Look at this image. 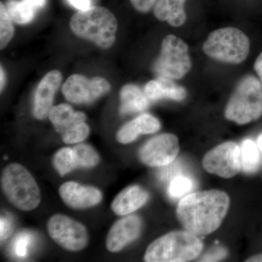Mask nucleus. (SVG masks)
Listing matches in <instances>:
<instances>
[{
    "mask_svg": "<svg viewBox=\"0 0 262 262\" xmlns=\"http://www.w3.org/2000/svg\"><path fill=\"white\" fill-rule=\"evenodd\" d=\"M230 200L223 191L211 189L191 193L182 198L177 215L183 227L196 235H207L222 225Z\"/></svg>",
    "mask_w": 262,
    "mask_h": 262,
    "instance_id": "f257e3e1",
    "label": "nucleus"
},
{
    "mask_svg": "<svg viewBox=\"0 0 262 262\" xmlns=\"http://www.w3.org/2000/svg\"><path fill=\"white\" fill-rule=\"evenodd\" d=\"M71 30L77 37L94 43L98 48L108 49L116 41L117 20L110 10L93 6L72 15Z\"/></svg>",
    "mask_w": 262,
    "mask_h": 262,
    "instance_id": "f03ea898",
    "label": "nucleus"
},
{
    "mask_svg": "<svg viewBox=\"0 0 262 262\" xmlns=\"http://www.w3.org/2000/svg\"><path fill=\"white\" fill-rule=\"evenodd\" d=\"M203 244L198 235L189 231H175L162 236L148 246L144 260L147 262L190 261L198 257Z\"/></svg>",
    "mask_w": 262,
    "mask_h": 262,
    "instance_id": "7ed1b4c3",
    "label": "nucleus"
},
{
    "mask_svg": "<svg viewBox=\"0 0 262 262\" xmlns=\"http://www.w3.org/2000/svg\"><path fill=\"white\" fill-rule=\"evenodd\" d=\"M262 116V84L258 77L245 76L236 85L226 105L225 117L237 125H246Z\"/></svg>",
    "mask_w": 262,
    "mask_h": 262,
    "instance_id": "20e7f679",
    "label": "nucleus"
},
{
    "mask_svg": "<svg viewBox=\"0 0 262 262\" xmlns=\"http://www.w3.org/2000/svg\"><path fill=\"white\" fill-rule=\"evenodd\" d=\"M251 43L241 29L224 27L210 33L203 45V51L214 61L229 64H239L246 61Z\"/></svg>",
    "mask_w": 262,
    "mask_h": 262,
    "instance_id": "39448f33",
    "label": "nucleus"
},
{
    "mask_svg": "<svg viewBox=\"0 0 262 262\" xmlns=\"http://www.w3.org/2000/svg\"><path fill=\"white\" fill-rule=\"evenodd\" d=\"M1 186L7 199L19 210L32 211L40 203L41 192L37 182L20 164L11 163L4 169Z\"/></svg>",
    "mask_w": 262,
    "mask_h": 262,
    "instance_id": "423d86ee",
    "label": "nucleus"
},
{
    "mask_svg": "<svg viewBox=\"0 0 262 262\" xmlns=\"http://www.w3.org/2000/svg\"><path fill=\"white\" fill-rule=\"evenodd\" d=\"M192 67L187 43L173 34L165 36L162 41L159 56L153 64L155 75L170 80H182Z\"/></svg>",
    "mask_w": 262,
    "mask_h": 262,
    "instance_id": "0eeeda50",
    "label": "nucleus"
},
{
    "mask_svg": "<svg viewBox=\"0 0 262 262\" xmlns=\"http://www.w3.org/2000/svg\"><path fill=\"white\" fill-rule=\"evenodd\" d=\"M50 237L67 251L77 252L89 244L87 229L80 222L62 214L51 216L48 222Z\"/></svg>",
    "mask_w": 262,
    "mask_h": 262,
    "instance_id": "6e6552de",
    "label": "nucleus"
},
{
    "mask_svg": "<svg viewBox=\"0 0 262 262\" xmlns=\"http://www.w3.org/2000/svg\"><path fill=\"white\" fill-rule=\"evenodd\" d=\"M203 166L208 173L232 178L242 170L241 148L232 141L215 146L205 155Z\"/></svg>",
    "mask_w": 262,
    "mask_h": 262,
    "instance_id": "1a4fd4ad",
    "label": "nucleus"
},
{
    "mask_svg": "<svg viewBox=\"0 0 262 262\" xmlns=\"http://www.w3.org/2000/svg\"><path fill=\"white\" fill-rule=\"evenodd\" d=\"M110 82L101 77L88 79L81 75H71L62 85V93L70 102L76 104L91 103L108 94Z\"/></svg>",
    "mask_w": 262,
    "mask_h": 262,
    "instance_id": "9d476101",
    "label": "nucleus"
},
{
    "mask_svg": "<svg viewBox=\"0 0 262 262\" xmlns=\"http://www.w3.org/2000/svg\"><path fill=\"white\" fill-rule=\"evenodd\" d=\"M179 152V139L171 134L151 138L141 148L139 159L149 167L167 166L173 163Z\"/></svg>",
    "mask_w": 262,
    "mask_h": 262,
    "instance_id": "9b49d317",
    "label": "nucleus"
},
{
    "mask_svg": "<svg viewBox=\"0 0 262 262\" xmlns=\"http://www.w3.org/2000/svg\"><path fill=\"white\" fill-rule=\"evenodd\" d=\"M141 229L142 222L137 215H127L117 221L107 234L106 248L110 252H119L139 237Z\"/></svg>",
    "mask_w": 262,
    "mask_h": 262,
    "instance_id": "f8f14e48",
    "label": "nucleus"
},
{
    "mask_svg": "<svg viewBox=\"0 0 262 262\" xmlns=\"http://www.w3.org/2000/svg\"><path fill=\"white\" fill-rule=\"evenodd\" d=\"M62 75L58 70H52L46 74L38 84L34 96V115L37 120H45L53 107L55 95L59 89Z\"/></svg>",
    "mask_w": 262,
    "mask_h": 262,
    "instance_id": "ddd939ff",
    "label": "nucleus"
},
{
    "mask_svg": "<svg viewBox=\"0 0 262 262\" xmlns=\"http://www.w3.org/2000/svg\"><path fill=\"white\" fill-rule=\"evenodd\" d=\"M59 194L66 204L74 209L94 207L102 200V193L97 188L81 185L74 182L62 184Z\"/></svg>",
    "mask_w": 262,
    "mask_h": 262,
    "instance_id": "4468645a",
    "label": "nucleus"
},
{
    "mask_svg": "<svg viewBox=\"0 0 262 262\" xmlns=\"http://www.w3.org/2000/svg\"><path fill=\"white\" fill-rule=\"evenodd\" d=\"M174 81L165 77H158L155 80H150L144 86V94L150 102L162 99L184 101L187 96V90Z\"/></svg>",
    "mask_w": 262,
    "mask_h": 262,
    "instance_id": "2eb2a0df",
    "label": "nucleus"
},
{
    "mask_svg": "<svg viewBox=\"0 0 262 262\" xmlns=\"http://www.w3.org/2000/svg\"><path fill=\"white\" fill-rule=\"evenodd\" d=\"M160 127L161 124L156 117L149 114H142L125 124L117 132V139L121 144H130L141 134H155Z\"/></svg>",
    "mask_w": 262,
    "mask_h": 262,
    "instance_id": "dca6fc26",
    "label": "nucleus"
},
{
    "mask_svg": "<svg viewBox=\"0 0 262 262\" xmlns=\"http://www.w3.org/2000/svg\"><path fill=\"white\" fill-rule=\"evenodd\" d=\"M149 194L139 186H131L122 191L112 203V210L115 214L127 215L134 213L145 205Z\"/></svg>",
    "mask_w": 262,
    "mask_h": 262,
    "instance_id": "f3484780",
    "label": "nucleus"
},
{
    "mask_svg": "<svg viewBox=\"0 0 262 262\" xmlns=\"http://www.w3.org/2000/svg\"><path fill=\"white\" fill-rule=\"evenodd\" d=\"M186 2L187 0H157L153 14L158 20L167 22L171 27H182L187 18Z\"/></svg>",
    "mask_w": 262,
    "mask_h": 262,
    "instance_id": "a211bd4d",
    "label": "nucleus"
},
{
    "mask_svg": "<svg viewBox=\"0 0 262 262\" xmlns=\"http://www.w3.org/2000/svg\"><path fill=\"white\" fill-rule=\"evenodd\" d=\"M48 117L57 132L61 136L81 122H85L86 120L83 113L75 111L72 106L66 103L53 106Z\"/></svg>",
    "mask_w": 262,
    "mask_h": 262,
    "instance_id": "6ab92c4d",
    "label": "nucleus"
},
{
    "mask_svg": "<svg viewBox=\"0 0 262 262\" xmlns=\"http://www.w3.org/2000/svg\"><path fill=\"white\" fill-rule=\"evenodd\" d=\"M121 115H130L144 111L149 107V100L144 91L134 84H127L122 88L120 93Z\"/></svg>",
    "mask_w": 262,
    "mask_h": 262,
    "instance_id": "aec40b11",
    "label": "nucleus"
},
{
    "mask_svg": "<svg viewBox=\"0 0 262 262\" xmlns=\"http://www.w3.org/2000/svg\"><path fill=\"white\" fill-rule=\"evenodd\" d=\"M5 6L13 22L21 25L30 23L37 10L27 0H8Z\"/></svg>",
    "mask_w": 262,
    "mask_h": 262,
    "instance_id": "412c9836",
    "label": "nucleus"
},
{
    "mask_svg": "<svg viewBox=\"0 0 262 262\" xmlns=\"http://www.w3.org/2000/svg\"><path fill=\"white\" fill-rule=\"evenodd\" d=\"M241 162L244 173H256L261 164V156L257 144L251 139H246L241 146Z\"/></svg>",
    "mask_w": 262,
    "mask_h": 262,
    "instance_id": "4be33fe9",
    "label": "nucleus"
},
{
    "mask_svg": "<svg viewBox=\"0 0 262 262\" xmlns=\"http://www.w3.org/2000/svg\"><path fill=\"white\" fill-rule=\"evenodd\" d=\"M76 166L82 168H93L100 162L97 151L88 144H78L73 149Z\"/></svg>",
    "mask_w": 262,
    "mask_h": 262,
    "instance_id": "5701e85b",
    "label": "nucleus"
},
{
    "mask_svg": "<svg viewBox=\"0 0 262 262\" xmlns=\"http://www.w3.org/2000/svg\"><path fill=\"white\" fill-rule=\"evenodd\" d=\"M13 20L10 18L6 6L0 3V48L5 49L14 36Z\"/></svg>",
    "mask_w": 262,
    "mask_h": 262,
    "instance_id": "b1692460",
    "label": "nucleus"
},
{
    "mask_svg": "<svg viewBox=\"0 0 262 262\" xmlns=\"http://www.w3.org/2000/svg\"><path fill=\"white\" fill-rule=\"evenodd\" d=\"M53 164L55 168L61 177L77 168L73 149L66 147L58 150L55 155Z\"/></svg>",
    "mask_w": 262,
    "mask_h": 262,
    "instance_id": "393cba45",
    "label": "nucleus"
},
{
    "mask_svg": "<svg viewBox=\"0 0 262 262\" xmlns=\"http://www.w3.org/2000/svg\"><path fill=\"white\" fill-rule=\"evenodd\" d=\"M90 134V127L85 122H81L77 126L67 131L61 136L62 140L66 144L80 143L87 139Z\"/></svg>",
    "mask_w": 262,
    "mask_h": 262,
    "instance_id": "a878e982",
    "label": "nucleus"
},
{
    "mask_svg": "<svg viewBox=\"0 0 262 262\" xmlns=\"http://www.w3.org/2000/svg\"><path fill=\"white\" fill-rule=\"evenodd\" d=\"M192 187V182L188 177H174L169 186V192L173 198H180L191 190Z\"/></svg>",
    "mask_w": 262,
    "mask_h": 262,
    "instance_id": "bb28decb",
    "label": "nucleus"
},
{
    "mask_svg": "<svg viewBox=\"0 0 262 262\" xmlns=\"http://www.w3.org/2000/svg\"><path fill=\"white\" fill-rule=\"evenodd\" d=\"M228 251L225 248L217 246L211 248L202 257L201 261H219L227 257Z\"/></svg>",
    "mask_w": 262,
    "mask_h": 262,
    "instance_id": "cd10ccee",
    "label": "nucleus"
},
{
    "mask_svg": "<svg viewBox=\"0 0 262 262\" xmlns=\"http://www.w3.org/2000/svg\"><path fill=\"white\" fill-rule=\"evenodd\" d=\"M130 2L136 11L146 14L153 9L157 0H130Z\"/></svg>",
    "mask_w": 262,
    "mask_h": 262,
    "instance_id": "c85d7f7f",
    "label": "nucleus"
},
{
    "mask_svg": "<svg viewBox=\"0 0 262 262\" xmlns=\"http://www.w3.org/2000/svg\"><path fill=\"white\" fill-rule=\"evenodd\" d=\"M29 243V237L28 235L20 236L15 244V253L19 256H25Z\"/></svg>",
    "mask_w": 262,
    "mask_h": 262,
    "instance_id": "c756f323",
    "label": "nucleus"
},
{
    "mask_svg": "<svg viewBox=\"0 0 262 262\" xmlns=\"http://www.w3.org/2000/svg\"><path fill=\"white\" fill-rule=\"evenodd\" d=\"M69 4L80 11L89 9L92 6V0H67Z\"/></svg>",
    "mask_w": 262,
    "mask_h": 262,
    "instance_id": "7c9ffc66",
    "label": "nucleus"
},
{
    "mask_svg": "<svg viewBox=\"0 0 262 262\" xmlns=\"http://www.w3.org/2000/svg\"><path fill=\"white\" fill-rule=\"evenodd\" d=\"M10 224L8 221L5 220L4 218H1V241L6 238L9 235Z\"/></svg>",
    "mask_w": 262,
    "mask_h": 262,
    "instance_id": "2f4dec72",
    "label": "nucleus"
},
{
    "mask_svg": "<svg viewBox=\"0 0 262 262\" xmlns=\"http://www.w3.org/2000/svg\"><path fill=\"white\" fill-rule=\"evenodd\" d=\"M253 68H254L255 72L257 74L258 78L261 81L262 84V52L255 61Z\"/></svg>",
    "mask_w": 262,
    "mask_h": 262,
    "instance_id": "473e14b6",
    "label": "nucleus"
},
{
    "mask_svg": "<svg viewBox=\"0 0 262 262\" xmlns=\"http://www.w3.org/2000/svg\"><path fill=\"white\" fill-rule=\"evenodd\" d=\"M27 1L31 3L37 10L42 8L46 4V0H27Z\"/></svg>",
    "mask_w": 262,
    "mask_h": 262,
    "instance_id": "72a5a7b5",
    "label": "nucleus"
},
{
    "mask_svg": "<svg viewBox=\"0 0 262 262\" xmlns=\"http://www.w3.org/2000/svg\"><path fill=\"white\" fill-rule=\"evenodd\" d=\"M246 261L262 262V253H260V254L255 255V256H251V257L248 258Z\"/></svg>",
    "mask_w": 262,
    "mask_h": 262,
    "instance_id": "f704fd0d",
    "label": "nucleus"
},
{
    "mask_svg": "<svg viewBox=\"0 0 262 262\" xmlns=\"http://www.w3.org/2000/svg\"><path fill=\"white\" fill-rule=\"evenodd\" d=\"M0 77H1V82H0V84H1V87H0V89H1V91H3V88H4V84H5V72L4 70H3V67H1V72H0Z\"/></svg>",
    "mask_w": 262,
    "mask_h": 262,
    "instance_id": "c9c22d12",
    "label": "nucleus"
},
{
    "mask_svg": "<svg viewBox=\"0 0 262 262\" xmlns=\"http://www.w3.org/2000/svg\"><path fill=\"white\" fill-rule=\"evenodd\" d=\"M257 146L258 149H259L260 151L262 152V134L259 136L257 140Z\"/></svg>",
    "mask_w": 262,
    "mask_h": 262,
    "instance_id": "e433bc0d",
    "label": "nucleus"
}]
</instances>
